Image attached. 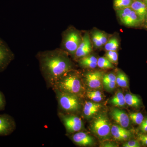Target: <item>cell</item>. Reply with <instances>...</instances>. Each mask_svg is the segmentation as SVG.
Segmentation results:
<instances>
[{"mask_svg":"<svg viewBox=\"0 0 147 147\" xmlns=\"http://www.w3.org/2000/svg\"><path fill=\"white\" fill-rule=\"evenodd\" d=\"M53 88L61 91L79 96L84 90L80 76L73 70L65 74L55 83Z\"/></svg>","mask_w":147,"mask_h":147,"instance_id":"cell-2","label":"cell"},{"mask_svg":"<svg viewBox=\"0 0 147 147\" xmlns=\"http://www.w3.org/2000/svg\"><path fill=\"white\" fill-rule=\"evenodd\" d=\"M125 103L129 106L137 108L141 104V100L137 96L132 94L127 93L125 95Z\"/></svg>","mask_w":147,"mask_h":147,"instance_id":"cell-21","label":"cell"},{"mask_svg":"<svg viewBox=\"0 0 147 147\" xmlns=\"http://www.w3.org/2000/svg\"><path fill=\"white\" fill-rule=\"evenodd\" d=\"M111 125L108 117L104 114H99L95 117L91 125L92 132L100 139H108L111 134Z\"/></svg>","mask_w":147,"mask_h":147,"instance_id":"cell-4","label":"cell"},{"mask_svg":"<svg viewBox=\"0 0 147 147\" xmlns=\"http://www.w3.org/2000/svg\"><path fill=\"white\" fill-rule=\"evenodd\" d=\"M103 72L96 71H90L86 74L85 79L87 86L90 88L99 89L102 88Z\"/></svg>","mask_w":147,"mask_h":147,"instance_id":"cell-11","label":"cell"},{"mask_svg":"<svg viewBox=\"0 0 147 147\" xmlns=\"http://www.w3.org/2000/svg\"><path fill=\"white\" fill-rule=\"evenodd\" d=\"M102 85L106 90L111 92L116 88V76L114 74L110 73L103 74Z\"/></svg>","mask_w":147,"mask_h":147,"instance_id":"cell-18","label":"cell"},{"mask_svg":"<svg viewBox=\"0 0 147 147\" xmlns=\"http://www.w3.org/2000/svg\"><path fill=\"white\" fill-rule=\"evenodd\" d=\"M97 66L103 69H110L115 68L114 65L105 57H101L98 59Z\"/></svg>","mask_w":147,"mask_h":147,"instance_id":"cell-25","label":"cell"},{"mask_svg":"<svg viewBox=\"0 0 147 147\" xmlns=\"http://www.w3.org/2000/svg\"><path fill=\"white\" fill-rule=\"evenodd\" d=\"M87 96L92 101L98 102L101 101L103 98L102 93L98 90L88 91Z\"/></svg>","mask_w":147,"mask_h":147,"instance_id":"cell-26","label":"cell"},{"mask_svg":"<svg viewBox=\"0 0 147 147\" xmlns=\"http://www.w3.org/2000/svg\"><path fill=\"white\" fill-rule=\"evenodd\" d=\"M61 116L63 122L69 133L78 132L83 128V121L77 116L73 115H61Z\"/></svg>","mask_w":147,"mask_h":147,"instance_id":"cell-7","label":"cell"},{"mask_svg":"<svg viewBox=\"0 0 147 147\" xmlns=\"http://www.w3.org/2000/svg\"><path fill=\"white\" fill-rule=\"evenodd\" d=\"M82 38L81 32L73 27H69L63 33L61 49L74 57Z\"/></svg>","mask_w":147,"mask_h":147,"instance_id":"cell-3","label":"cell"},{"mask_svg":"<svg viewBox=\"0 0 147 147\" xmlns=\"http://www.w3.org/2000/svg\"><path fill=\"white\" fill-rule=\"evenodd\" d=\"M115 11L119 20L125 26L137 28L143 24L139 16L131 7Z\"/></svg>","mask_w":147,"mask_h":147,"instance_id":"cell-6","label":"cell"},{"mask_svg":"<svg viewBox=\"0 0 147 147\" xmlns=\"http://www.w3.org/2000/svg\"><path fill=\"white\" fill-rule=\"evenodd\" d=\"M55 90L59 105L62 109L67 112H76L80 109L81 102L79 97L75 95Z\"/></svg>","mask_w":147,"mask_h":147,"instance_id":"cell-5","label":"cell"},{"mask_svg":"<svg viewBox=\"0 0 147 147\" xmlns=\"http://www.w3.org/2000/svg\"><path fill=\"white\" fill-rule=\"evenodd\" d=\"M141 146V144L139 141L135 140L128 141L123 145V147H140Z\"/></svg>","mask_w":147,"mask_h":147,"instance_id":"cell-29","label":"cell"},{"mask_svg":"<svg viewBox=\"0 0 147 147\" xmlns=\"http://www.w3.org/2000/svg\"><path fill=\"white\" fill-rule=\"evenodd\" d=\"M140 129L143 132H147V118L144 119L142 123L140 125Z\"/></svg>","mask_w":147,"mask_h":147,"instance_id":"cell-31","label":"cell"},{"mask_svg":"<svg viewBox=\"0 0 147 147\" xmlns=\"http://www.w3.org/2000/svg\"><path fill=\"white\" fill-rule=\"evenodd\" d=\"M143 24H144V25L145 28L147 29V16L146 20H145V21Z\"/></svg>","mask_w":147,"mask_h":147,"instance_id":"cell-33","label":"cell"},{"mask_svg":"<svg viewBox=\"0 0 147 147\" xmlns=\"http://www.w3.org/2000/svg\"><path fill=\"white\" fill-rule=\"evenodd\" d=\"M91 39L94 46L97 48L104 46L108 40L107 34L98 30H95L93 31Z\"/></svg>","mask_w":147,"mask_h":147,"instance_id":"cell-15","label":"cell"},{"mask_svg":"<svg viewBox=\"0 0 147 147\" xmlns=\"http://www.w3.org/2000/svg\"><path fill=\"white\" fill-rule=\"evenodd\" d=\"M139 16L142 23L144 24L147 16L146 6L143 0H136L133 1L131 6Z\"/></svg>","mask_w":147,"mask_h":147,"instance_id":"cell-16","label":"cell"},{"mask_svg":"<svg viewBox=\"0 0 147 147\" xmlns=\"http://www.w3.org/2000/svg\"><path fill=\"white\" fill-rule=\"evenodd\" d=\"M133 1H136V0H133Z\"/></svg>","mask_w":147,"mask_h":147,"instance_id":"cell-35","label":"cell"},{"mask_svg":"<svg viewBox=\"0 0 147 147\" xmlns=\"http://www.w3.org/2000/svg\"><path fill=\"white\" fill-rule=\"evenodd\" d=\"M72 139L75 144L82 146H91L94 144L93 138L89 134L82 131H78L74 134Z\"/></svg>","mask_w":147,"mask_h":147,"instance_id":"cell-14","label":"cell"},{"mask_svg":"<svg viewBox=\"0 0 147 147\" xmlns=\"http://www.w3.org/2000/svg\"><path fill=\"white\" fill-rule=\"evenodd\" d=\"M111 133L114 139L118 141H125L132 135L129 130L119 125H114L112 126Z\"/></svg>","mask_w":147,"mask_h":147,"instance_id":"cell-13","label":"cell"},{"mask_svg":"<svg viewBox=\"0 0 147 147\" xmlns=\"http://www.w3.org/2000/svg\"><path fill=\"white\" fill-rule=\"evenodd\" d=\"M92 43L89 33L88 32L85 33L73 57L79 60L82 58L90 55L92 51Z\"/></svg>","mask_w":147,"mask_h":147,"instance_id":"cell-8","label":"cell"},{"mask_svg":"<svg viewBox=\"0 0 147 147\" xmlns=\"http://www.w3.org/2000/svg\"><path fill=\"white\" fill-rule=\"evenodd\" d=\"M98 59L93 55H89L79 60V65L84 68L94 69L97 66Z\"/></svg>","mask_w":147,"mask_h":147,"instance_id":"cell-19","label":"cell"},{"mask_svg":"<svg viewBox=\"0 0 147 147\" xmlns=\"http://www.w3.org/2000/svg\"><path fill=\"white\" fill-rule=\"evenodd\" d=\"M116 76L117 85L122 88H128V79L125 74L121 71H119Z\"/></svg>","mask_w":147,"mask_h":147,"instance_id":"cell-23","label":"cell"},{"mask_svg":"<svg viewBox=\"0 0 147 147\" xmlns=\"http://www.w3.org/2000/svg\"><path fill=\"white\" fill-rule=\"evenodd\" d=\"M105 57L113 64H117L118 62V54L117 51H106Z\"/></svg>","mask_w":147,"mask_h":147,"instance_id":"cell-28","label":"cell"},{"mask_svg":"<svg viewBox=\"0 0 147 147\" xmlns=\"http://www.w3.org/2000/svg\"><path fill=\"white\" fill-rule=\"evenodd\" d=\"M119 43L118 38L114 36L108 39L104 45V48L106 51H117L119 47Z\"/></svg>","mask_w":147,"mask_h":147,"instance_id":"cell-22","label":"cell"},{"mask_svg":"<svg viewBox=\"0 0 147 147\" xmlns=\"http://www.w3.org/2000/svg\"><path fill=\"white\" fill-rule=\"evenodd\" d=\"M5 98L3 93L0 91V111L3 110L5 109Z\"/></svg>","mask_w":147,"mask_h":147,"instance_id":"cell-30","label":"cell"},{"mask_svg":"<svg viewBox=\"0 0 147 147\" xmlns=\"http://www.w3.org/2000/svg\"><path fill=\"white\" fill-rule=\"evenodd\" d=\"M14 58V55L8 45L0 38V72L5 70Z\"/></svg>","mask_w":147,"mask_h":147,"instance_id":"cell-9","label":"cell"},{"mask_svg":"<svg viewBox=\"0 0 147 147\" xmlns=\"http://www.w3.org/2000/svg\"><path fill=\"white\" fill-rule=\"evenodd\" d=\"M16 128V124L12 117L7 114L0 115V136L12 133Z\"/></svg>","mask_w":147,"mask_h":147,"instance_id":"cell-10","label":"cell"},{"mask_svg":"<svg viewBox=\"0 0 147 147\" xmlns=\"http://www.w3.org/2000/svg\"><path fill=\"white\" fill-rule=\"evenodd\" d=\"M102 107V105L98 102L87 101L83 108L84 117L87 118H90L96 115Z\"/></svg>","mask_w":147,"mask_h":147,"instance_id":"cell-17","label":"cell"},{"mask_svg":"<svg viewBox=\"0 0 147 147\" xmlns=\"http://www.w3.org/2000/svg\"><path fill=\"white\" fill-rule=\"evenodd\" d=\"M111 116L112 118L119 125L126 128L129 125V117L123 110L118 108H114L111 110Z\"/></svg>","mask_w":147,"mask_h":147,"instance_id":"cell-12","label":"cell"},{"mask_svg":"<svg viewBox=\"0 0 147 147\" xmlns=\"http://www.w3.org/2000/svg\"><path fill=\"white\" fill-rule=\"evenodd\" d=\"M129 119L133 123L140 125L144 120V115L141 113H132L129 114Z\"/></svg>","mask_w":147,"mask_h":147,"instance_id":"cell-27","label":"cell"},{"mask_svg":"<svg viewBox=\"0 0 147 147\" xmlns=\"http://www.w3.org/2000/svg\"><path fill=\"white\" fill-rule=\"evenodd\" d=\"M110 102L111 104L119 108L124 107L126 103L125 99V96L124 95L123 93L121 91L117 92L116 94L110 99Z\"/></svg>","mask_w":147,"mask_h":147,"instance_id":"cell-20","label":"cell"},{"mask_svg":"<svg viewBox=\"0 0 147 147\" xmlns=\"http://www.w3.org/2000/svg\"><path fill=\"white\" fill-rule=\"evenodd\" d=\"M139 140L142 142V144L147 146V135L139 134L138 135Z\"/></svg>","mask_w":147,"mask_h":147,"instance_id":"cell-32","label":"cell"},{"mask_svg":"<svg viewBox=\"0 0 147 147\" xmlns=\"http://www.w3.org/2000/svg\"><path fill=\"white\" fill-rule=\"evenodd\" d=\"M133 0H113V7L115 10L130 7Z\"/></svg>","mask_w":147,"mask_h":147,"instance_id":"cell-24","label":"cell"},{"mask_svg":"<svg viewBox=\"0 0 147 147\" xmlns=\"http://www.w3.org/2000/svg\"><path fill=\"white\" fill-rule=\"evenodd\" d=\"M144 1V2L145 4H146V6L147 8V0H143Z\"/></svg>","mask_w":147,"mask_h":147,"instance_id":"cell-34","label":"cell"},{"mask_svg":"<svg viewBox=\"0 0 147 147\" xmlns=\"http://www.w3.org/2000/svg\"><path fill=\"white\" fill-rule=\"evenodd\" d=\"M37 57L42 75L53 87L61 77L73 70V64L68 54L61 49L40 52Z\"/></svg>","mask_w":147,"mask_h":147,"instance_id":"cell-1","label":"cell"}]
</instances>
